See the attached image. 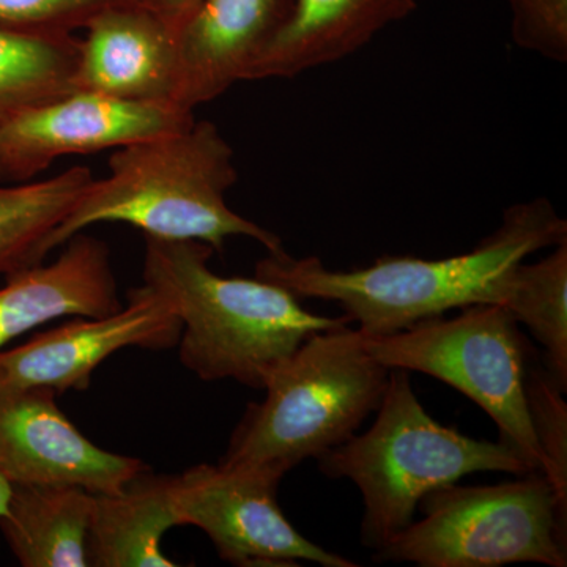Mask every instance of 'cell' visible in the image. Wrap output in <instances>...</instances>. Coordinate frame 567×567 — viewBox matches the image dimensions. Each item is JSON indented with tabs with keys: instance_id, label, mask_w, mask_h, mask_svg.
I'll return each instance as SVG.
<instances>
[{
	"instance_id": "603a6c76",
	"label": "cell",
	"mask_w": 567,
	"mask_h": 567,
	"mask_svg": "<svg viewBox=\"0 0 567 567\" xmlns=\"http://www.w3.org/2000/svg\"><path fill=\"white\" fill-rule=\"evenodd\" d=\"M511 33L522 50L558 63L567 61V0H505Z\"/></svg>"
},
{
	"instance_id": "5bb4252c",
	"label": "cell",
	"mask_w": 567,
	"mask_h": 567,
	"mask_svg": "<svg viewBox=\"0 0 567 567\" xmlns=\"http://www.w3.org/2000/svg\"><path fill=\"white\" fill-rule=\"evenodd\" d=\"M59 259L7 278L0 289V350L61 317H104L122 309L107 245L76 234Z\"/></svg>"
},
{
	"instance_id": "9a60e30c",
	"label": "cell",
	"mask_w": 567,
	"mask_h": 567,
	"mask_svg": "<svg viewBox=\"0 0 567 567\" xmlns=\"http://www.w3.org/2000/svg\"><path fill=\"white\" fill-rule=\"evenodd\" d=\"M415 0H293L289 20L252 66L248 81L298 76L341 61L377 33L405 20Z\"/></svg>"
},
{
	"instance_id": "d4e9b609",
	"label": "cell",
	"mask_w": 567,
	"mask_h": 567,
	"mask_svg": "<svg viewBox=\"0 0 567 567\" xmlns=\"http://www.w3.org/2000/svg\"><path fill=\"white\" fill-rule=\"evenodd\" d=\"M11 494V484L0 473V517L7 513V506H9V499Z\"/></svg>"
},
{
	"instance_id": "8fae6325",
	"label": "cell",
	"mask_w": 567,
	"mask_h": 567,
	"mask_svg": "<svg viewBox=\"0 0 567 567\" xmlns=\"http://www.w3.org/2000/svg\"><path fill=\"white\" fill-rule=\"evenodd\" d=\"M55 398L48 388L0 382V473L10 484H58L112 494L148 470L141 458L93 445L63 415Z\"/></svg>"
},
{
	"instance_id": "7c38bea8",
	"label": "cell",
	"mask_w": 567,
	"mask_h": 567,
	"mask_svg": "<svg viewBox=\"0 0 567 567\" xmlns=\"http://www.w3.org/2000/svg\"><path fill=\"white\" fill-rule=\"evenodd\" d=\"M292 7L293 0H204L177 32L175 103L194 111L248 81Z\"/></svg>"
},
{
	"instance_id": "e0dca14e",
	"label": "cell",
	"mask_w": 567,
	"mask_h": 567,
	"mask_svg": "<svg viewBox=\"0 0 567 567\" xmlns=\"http://www.w3.org/2000/svg\"><path fill=\"white\" fill-rule=\"evenodd\" d=\"M93 492L58 484H11L0 532L24 567H85Z\"/></svg>"
},
{
	"instance_id": "d6986e66",
	"label": "cell",
	"mask_w": 567,
	"mask_h": 567,
	"mask_svg": "<svg viewBox=\"0 0 567 567\" xmlns=\"http://www.w3.org/2000/svg\"><path fill=\"white\" fill-rule=\"evenodd\" d=\"M80 43L73 32L0 25V125L25 107L74 91Z\"/></svg>"
},
{
	"instance_id": "44dd1931",
	"label": "cell",
	"mask_w": 567,
	"mask_h": 567,
	"mask_svg": "<svg viewBox=\"0 0 567 567\" xmlns=\"http://www.w3.org/2000/svg\"><path fill=\"white\" fill-rule=\"evenodd\" d=\"M529 350L525 394L529 420L543 453V473L550 481L559 509L567 516V405L565 393L551 380L543 361Z\"/></svg>"
},
{
	"instance_id": "7a4b0ae2",
	"label": "cell",
	"mask_w": 567,
	"mask_h": 567,
	"mask_svg": "<svg viewBox=\"0 0 567 567\" xmlns=\"http://www.w3.org/2000/svg\"><path fill=\"white\" fill-rule=\"evenodd\" d=\"M142 279L166 298L182 322L178 357L204 382L233 379L265 390L309 336L352 323L349 316L306 311L300 298L260 278H223L204 241L144 235Z\"/></svg>"
},
{
	"instance_id": "4fadbf2b",
	"label": "cell",
	"mask_w": 567,
	"mask_h": 567,
	"mask_svg": "<svg viewBox=\"0 0 567 567\" xmlns=\"http://www.w3.org/2000/svg\"><path fill=\"white\" fill-rule=\"evenodd\" d=\"M74 91L175 103L177 32L142 3L112 7L84 28ZM177 104V103H175Z\"/></svg>"
},
{
	"instance_id": "8992f818",
	"label": "cell",
	"mask_w": 567,
	"mask_h": 567,
	"mask_svg": "<svg viewBox=\"0 0 567 567\" xmlns=\"http://www.w3.org/2000/svg\"><path fill=\"white\" fill-rule=\"evenodd\" d=\"M375 561L421 567H498L516 563L567 566V516L540 470L494 486L436 488Z\"/></svg>"
},
{
	"instance_id": "cb8c5ba5",
	"label": "cell",
	"mask_w": 567,
	"mask_h": 567,
	"mask_svg": "<svg viewBox=\"0 0 567 567\" xmlns=\"http://www.w3.org/2000/svg\"><path fill=\"white\" fill-rule=\"evenodd\" d=\"M203 2L204 0H142L147 9L155 11L175 32L181 31Z\"/></svg>"
},
{
	"instance_id": "6da1fadb",
	"label": "cell",
	"mask_w": 567,
	"mask_h": 567,
	"mask_svg": "<svg viewBox=\"0 0 567 567\" xmlns=\"http://www.w3.org/2000/svg\"><path fill=\"white\" fill-rule=\"evenodd\" d=\"M567 241V221L546 197L511 205L502 224L475 249L445 259L383 256L369 267L331 270L319 257L295 259L268 252L256 278L278 284L297 298L334 301L361 334L375 338L406 330L451 309L496 305L509 268L529 254Z\"/></svg>"
},
{
	"instance_id": "3957f363",
	"label": "cell",
	"mask_w": 567,
	"mask_h": 567,
	"mask_svg": "<svg viewBox=\"0 0 567 567\" xmlns=\"http://www.w3.org/2000/svg\"><path fill=\"white\" fill-rule=\"evenodd\" d=\"M234 148L215 123L115 148L110 175L93 181L48 240V251L100 223L132 224L151 237L197 240L223 251L230 237L282 251L278 235L235 213L226 193L237 183Z\"/></svg>"
},
{
	"instance_id": "ba28073f",
	"label": "cell",
	"mask_w": 567,
	"mask_h": 567,
	"mask_svg": "<svg viewBox=\"0 0 567 567\" xmlns=\"http://www.w3.org/2000/svg\"><path fill=\"white\" fill-rule=\"evenodd\" d=\"M282 477L264 466L196 465L173 477L175 507L182 525L203 529L230 565L357 567L306 539L287 520L276 498Z\"/></svg>"
},
{
	"instance_id": "7402d4cb",
	"label": "cell",
	"mask_w": 567,
	"mask_h": 567,
	"mask_svg": "<svg viewBox=\"0 0 567 567\" xmlns=\"http://www.w3.org/2000/svg\"><path fill=\"white\" fill-rule=\"evenodd\" d=\"M132 3H142V0H0V25L74 33L103 11Z\"/></svg>"
},
{
	"instance_id": "9c48e42d",
	"label": "cell",
	"mask_w": 567,
	"mask_h": 567,
	"mask_svg": "<svg viewBox=\"0 0 567 567\" xmlns=\"http://www.w3.org/2000/svg\"><path fill=\"white\" fill-rule=\"evenodd\" d=\"M196 121L175 103L73 91L25 107L0 125V182H31L55 159L121 148Z\"/></svg>"
},
{
	"instance_id": "30bf717a",
	"label": "cell",
	"mask_w": 567,
	"mask_h": 567,
	"mask_svg": "<svg viewBox=\"0 0 567 567\" xmlns=\"http://www.w3.org/2000/svg\"><path fill=\"white\" fill-rule=\"evenodd\" d=\"M182 322L173 306L144 286L128 292V305L104 317H85L33 336L17 349L0 350V382L48 388L55 394L87 390L93 372L128 347L174 349Z\"/></svg>"
},
{
	"instance_id": "277c9868",
	"label": "cell",
	"mask_w": 567,
	"mask_h": 567,
	"mask_svg": "<svg viewBox=\"0 0 567 567\" xmlns=\"http://www.w3.org/2000/svg\"><path fill=\"white\" fill-rule=\"evenodd\" d=\"M316 461L324 476L347 477L360 488L364 499L361 544L374 550L412 525L429 492L472 473L520 476L533 472L499 440H475L435 421L417 401L404 369H390L372 427Z\"/></svg>"
},
{
	"instance_id": "52a82bcc",
	"label": "cell",
	"mask_w": 567,
	"mask_h": 567,
	"mask_svg": "<svg viewBox=\"0 0 567 567\" xmlns=\"http://www.w3.org/2000/svg\"><path fill=\"white\" fill-rule=\"evenodd\" d=\"M363 342L388 369L434 377L472 399L494 420L499 442L533 472H543L525 394L532 346L503 306H466L453 319L440 316L394 334H363Z\"/></svg>"
},
{
	"instance_id": "2e32d148",
	"label": "cell",
	"mask_w": 567,
	"mask_h": 567,
	"mask_svg": "<svg viewBox=\"0 0 567 567\" xmlns=\"http://www.w3.org/2000/svg\"><path fill=\"white\" fill-rule=\"evenodd\" d=\"M173 477L140 473L112 494H93L87 565L93 567H174L162 550L163 536L182 525Z\"/></svg>"
},
{
	"instance_id": "484cf974",
	"label": "cell",
	"mask_w": 567,
	"mask_h": 567,
	"mask_svg": "<svg viewBox=\"0 0 567 567\" xmlns=\"http://www.w3.org/2000/svg\"><path fill=\"white\" fill-rule=\"evenodd\" d=\"M415 2H417V0H415Z\"/></svg>"
},
{
	"instance_id": "5b68a950",
	"label": "cell",
	"mask_w": 567,
	"mask_h": 567,
	"mask_svg": "<svg viewBox=\"0 0 567 567\" xmlns=\"http://www.w3.org/2000/svg\"><path fill=\"white\" fill-rule=\"evenodd\" d=\"M390 369L365 349L349 324L317 331L279 365L267 398L248 405L221 464L264 466L286 476L357 434L377 412Z\"/></svg>"
},
{
	"instance_id": "ffe728a7",
	"label": "cell",
	"mask_w": 567,
	"mask_h": 567,
	"mask_svg": "<svg viewBox=\"0 0 567 567\" xmlns=\"http://www.w3.org/2000/svg\"><path fill=\"white\" fill-rule=\"evenodd\" d=\"M544 347L543 363L567 391V241L535 264L518 262L503 281L498 303Z\"/></svg>"
},
{
	"instance_id": "ac0fdd59",
	"label": "cell",
	"mask_w": 567,
	"mask_h": 567,
	"mask_svg": "<svg viewBox=\"0 0 567 567\" xmlns=\"http://www.w3.org/2000/svg\"><path fill=\"white\" fill-rule=\"evenodd\" d=\"M93 181L89 167L74 166L47 181L0 186V275L43 264L51 234Z\"/></svg>"
}]
</instances>
